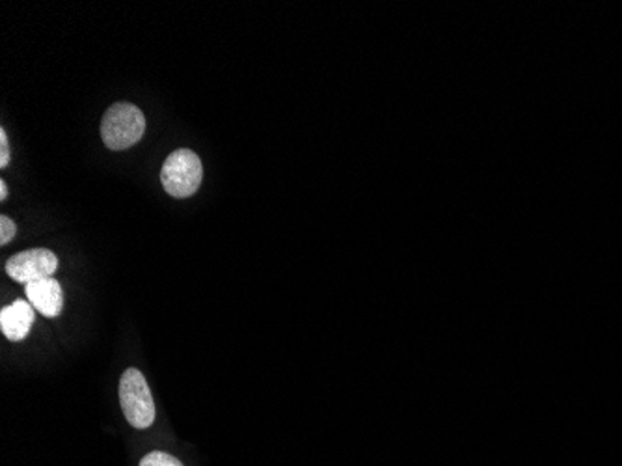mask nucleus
<instances>
[{"mask_svg":"<svg viewBox=\"0 0 622 466\" xmlns=\"http://www.w3.org/2000/svg\"><path fill=\"white\" fill-rule=\"evenodd\" d=\"M8 197V185L4 179L0 181V200H7Z\"/></svg>","mask_w":622,"mask_h":466,"instance_id":"nucleus-10","label":"nucleus"},{"mask_svg":"<svg viewBox=\"0 0 622 466\" xmlns=\"http://www.w3.org/2000/svg\"><path fill=\"white\" fill-rule=\"evenodd\" d=\"M58 269V258L49 248H32V251L19 252L8 259V277L15 282L31 284L43 278H51Z\"/></svg>","mask_w":622,"mask_h":466,"instance_id":"nucleus-4","label":"nucleus"},{"mask_svg":"<svg viewBox=\"0 0 622 466\" xmlns=\"http://www.w3.org/2000/svg\"><path fill=\"white\" fill-rule=\"evenodd\" d=\"M203 179V166L200 157L190 149H176L160 170V184L174 198H189L200 189Z\"/></svg>","mask_w":622,"mask_h":466,"instance_id":"nucleus-2","label":"nucleus"},{"mask_svg":"<svg viewBox=\"0 0 622 466\" xmlns=\"http://www.w3.org/2000/svg\"><path fill=\"white\" fill-rule=\"evenodd\" d=\"M120 403L133 428L147 430L155 422V401L147 387L146 377L136 368H129L120 380Z\"/></svg>","mask_w":622,"mask_h":466,"instance_id":"nucleus-3","label":"nucleus"},{"mask_svg":"<svg viewBox=\"0 0 622 466\" xmlns=\"http://www.w3.org/2000/svg\"><path fill=\"white\" fill-rule=\"evenodd\" d=\"M26 299L34 310L45 318H58L64 308V293L56 278H43L36 282L26 284Z\"/></svg>","mask_w":622,"mask_h":466,"instance_id":"nucleus-5","label":"nucleus"},{"mask_svg":"<svg viewBox=\"0 0 622 466\" xmlns=\"http://www.w3.org/2000/svg\"><path fill=\"white\" fill-rule=\"evenodd\" d=\"M34 323V307L31 302L15 301L0 312V329L10 342H21L29 336Z\"/></svg>","mask_w":622,"mask_h":466,"instance_id":"nucleus-6","label":"nucleus"},{"mask_svg":"<svg viewBox=\"0 0 622 466\" xmlns=\"http://www.w3.org/2000/svg\"><path fill=\"white\" fill-rule=\"evenodd\" d=\"M10 141H8L7 130H0V168H7L10 163Z\"/></svg>","mask_w":622,"mask_h":466,"instance_id":"nucleus-9","label":"nucleus"},{"mask_svg":"<svg viewBox=\"0 0 622 466\" xmlns=\"http://www.w3.org/2000/svg\"><path fill=\"white\" fill-rule=\"evenodd\" d=\"M15 232H18L15 222L10 217H0V245H8L15 237Z\"/></svg>","mask_w":622,"mask_h":466,"instance_id":"nucleus-8","label":"nucleus"},{"mask_svg":"<svg viewBox=\"0 0 622 466\" xmlns=\"http://www.w3.org/2000/svg\"><path fill=\"white\" fill-rule=\"evenodd\" d=\"M141 466H185L181 461L165 452H152L141 461Z\"/></svg>","mask_w":622,"mask_h":466,"instance_id":"nucleus-7","label":"nucleus"},{"mask_svg":"<svg viewBox=\"0 0 622 466\" xmlns=\"http://www.w3.org/2000/svg\"><path fill=\"white\" fill-rule=\"evenodd\" d=\"M146 133V118L136 104L116 103L104 112L101 138L110 149H127L135 146Z\"/></svg>","mask_w":622,"mask_h":466,"instance_id":"nucleus-1","label":"nucleus"}]
</instances>
